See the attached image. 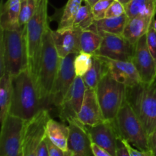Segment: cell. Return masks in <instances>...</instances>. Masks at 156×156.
I'll list each match as a JSON object with an SVG mask.
<instances>
[{
  "mask_svg": "<svg viewBox=\"0 0 156 156\" xmlns=\"http://www.w3.org/2000/svg\"><path fill=\"white\" fill-rule=\"evenodd\" d=\"M37 156H50L48 146H47V140H46V137L44 138V140L41 142V145H40L39 148H38Z\"/></svg>",
  "mask_w": 156,
  "mask_h": 156,
  "instance_id": "cell-39",
  "label": "cell"
},
{
  "mask_svg": "<svg viewBox=\"0 0 156 156\" xmlns=\"http://www.w3.org/2000/svg\"><path fill=\"white\" fill-rule=\"evenodd\" d=\"M107 73H108V67L104 58L98 55H93L91 66L82 76L86 88L95 90L101 79Z\"/></svg>",
  "mask_w": 156,
  "mask_h": 156,
  "instance_id": "cell-22",
  "label": "cell"
},
{
  "mask_svg": "<svg viewBox=\"0 0 156 156\" xmlns=\"http://www.w3.org/2000/svg\"><path fill=\"white\" fill-rule=\"evenodd\" d=\"M114 0H99L91 7L94 20L103 19L105 18L106 12Z\"/></svg>",
  "mask_w": 156,
  "mask_h": 156,
  "instance_id": "cell-31",
  "label": "cell"
},
{
  "mask_svg": "<svg viewBox=\"0 0 156 156\" xmlns=\"http://www.w3.org/2000/svg\"><path fill=\"white\" fill-rule=\"evenodd\" d=\"M91 143L105 149L113 156L117 155L119 136L114 120H105L91 126H86Z\"/></svg>",
  "mask_w": 156,
  "mask_h": 156,
  "instance_id": "cell-14",
  "label": "cell"
},
{
  "mask_svg": "<svg viewBox=\"0 0 156 156\" xmlns=\"http://www.w3.org/2000/svg\"><path fill=\"white\" fill-rule=\"evenodd\" d=\"M82 30L80 27L74 26L52 30L55 47L61 59L81 51L80 37Z\"/></svg>",
  "mask_w": 156,
  "mask_h": 156,
  "instance_id": "cell-16",
  "label": "cell"
},
{
  "mask_svg": "<svg viewBox=\"0 0 156 156\" xmlns=\"http://www.w3.org/2000/svg\"><path fill=\"white\" fill-rule=\"evenodd\" d=\"M78 53H71L60 59L59 69L55 79L49 105L59 108L76 78L74 61Z\"/></svg>",
  "mask_w": 156,
  "mask_h": 156,
  "instance_id": "cell-10",
  "label": "cell"
},
{
  "mask_svg": "<svg viewBox=\"0 0 156 156\" xmlns=\"http://www.w3.org/2000/svg\"><path fill=\"white\" fill-rule=\"evenodd\" d=\"M21 1H24V0H21Z\"/></svg>",
  "mask_w": 156,
  "mask_h": 156,
  "instance_id": "cell-43",
  "label": "cell"
},
{
  "mask_svg": "<svg viewBox=\"0 0 156 156\" xmlns=\"http://www.w3.org/2000/svg\"><path fill=\"white\" fill-rule=\"evenodd\" d=\"M116 156H130L126 144L123 140L118 138L117 145V155Z\"/></svg>",
  "mask_w": 156,
  "mask_h": 156,
  "instance_id": "cell-37",
  "label": "cell"
},
{
  "mask_svg": "<svg viewBox=\"0 0 156 156\" xmlns=\"http://www.w3.org/2000/svg\"><path fill=\"white\" fill-rule=\"evenodd\" d=\"M46 140H47V146L49 149V154L50 156H73L71 151L69 150H62V149L56 146V145L53 144L50 140L46 136Z\"/></svg>",
  "mask_w": 156,
  "mask_h": 156,
  "instance_id": "cell-34",
  "label": "cell"
},
{
  "mask_svg": "<svg viewBox=\"0 0 156 156\" xmlns=\"http://www.w3.org/2000/svg\"><path fill=\"white\" fill-rule=\"evenodd\" d=\"M93 60V55L87 53L85 52L80 51L77 55L74 61L75 71L76 76H82L89 70L91 66Z\"/></svg>",
  "mask_w": 156,
  "mask_h": 156,
  "instance_id": "cell-29",
  "label": "cell"
},
{
  "mask_svg": "<svg viewBox=\"0 0 156 156\" xmlns=\"http://www.w3.org/2000/svg\"><path fill=\"white\" fill-rule=\"evenodd\" d=\"M12 79L13 91L9 114L28 121L45 109L46 106L40 98L37 87L28 69Z\"/></svg>",
  "mask_w": 156,
  "mask_h": 156,
  "instance_id": "cell-1",
  "label": "cell"
},
{
  "mask_svg": "<svg viewBox=\"0 0 156 156\" xmlns=\"http://www.w3.org/2000/svg\"><path fill=\"white\" fill-rule=\"evenodd\" d=\"M103 37L101 45L94 55L114 60L131 61L133 58L135 45L122 35L101 34Z\"/></svg>",
  "mask_w": 156,
  "mask_h": 156,
  "instance_id": "cell-11",
  "label": "cell"
},
{
  "mask_svg": "<svg viewBox=\"0 0 156 156\" xmlns=\"http://www.w3.org/2000/svg\"><path fill=\"white\" fill-rule=\"evenodd\" d=\"M12 79L7 73L0 76V121L4 122L9 115L12 98Z\"/></svg>",
  "mask_w": 156,
  "mask_h": 156,
  "instance_id": "cell-24",
  "label": "cell"
},
{
  "mask_svg": "<svg viewBox=\"0 0 156 156\" xmlns=\"http://www.w3.org/2000/svg\"><path fill=\"white\" fill-rule=\"evenodd\" d=\"M21 0H7L2 2L0 11V27L3 30H19Z\"/></svg>",
  "mask_w": 156,
  "mask_h": 156,
  "instance_id": "cell-20",
  "label": "cell"
},
{
  "mask_svg": "<svg viewBox=\"0 0 156 156\" xmlns=\"http://www.w3.org/2000/svg\"><path fill=\"white\" fill-rule=\"evenodd\" d=\"M103 58L108 65L110 74L117 82L123 84L126 87L133 86L141 82L140 75L133 62Z\"/></svg>",
  "mask_w": 156,
  "mask_h": 156,
  "instance_id": "cell-18",
  "label": "cell"
},
{
  "mask_svg": "<svg viewBox=\"0 0 156 156\" xmlns=\"http://www.w3.org/2000/svg\"><path fill=\"white\" fill-rule=\"evenodd\" d=\"M148 147L152 155L156 156V129L148 135Z\"/></svg>",
  "mask_w": 156,
  "mask_h": 156,
  "instance_id": "cell-36",
  "label": "cell"
},
{
  "mask_svg": "<svg viewBox=\"0 0 156 156\" xmlns=\"http://www.w3.org/2000/svg\"><path fill=\"white\" fill-rule=\"evenodd\" d=\"M128 16L126 14L115 18H105L103 19L94 20V26L100 34H111L123 36L124 27L127 22Z\"/></svg>",
  "mask_w": 156,
  "mask_h": 156,
  "instance_id": "cell-23",
  "label": "cell"
},
{
  "mask_svg": "<svg viewBox=\"0 0 156 156\" xmlns=\"http://www.w3.org/2000/svg\"><path fill=\"white\" fill-rule=\"evenodd\" d=\"M126 101L143 123L147 134L156 129V79L126 88Z\"/></svg>",
  "mask_w": 156,
  "mask_h": 156,
  "instance_id": "cell-5",
  "label": "cell"
},
{
  "mask_svg": "<svg viewBox=\"0 0 156 156\" xmlns=\"http://www.w3.org/2000/svg\"><path fill=\"white\" fill-rule=\"evenodd\" d=\"M128 18L133 17L147 16L155 18L156 15V0H130L125 5Z\"/></svg>",
  "mask_w": 156,
  "mask_h": 156,
  "instance_id": "cell-25",
  "label": "cell"
},
{
  "mask_svg": "<svg viewBox=\"0 0 156 156\" xmlns=\"http://www.w3.org/2000/svg\"><path fill=\"white\" fill-rule=\"evenodd\" d=\"M83 0H68L62 9V13L59 17L58 29L72 27L78 12L82 6Z\"/></svg>",
  "mask_w": 156,
  "mask_h": 156,
  "instance_id": "cell-27",
  "label": "cell"
},
{
  "mask_svg": "<svg viewBox=\"0 0 156 156\" xmlns=\"http://www.w3.org/2000/svg\"><path fill=\"white\" fill-rule=\"evenodd\" d=\"M155 18L141 15L128 18L123 36L133 44H136L142 37L147 34Z\"/></svg>",
  "mask_w": 156,
  "mask_h": 156,
  "instance_id": "cell-19",
  "label": "cell"
},
{
  "mask_svg": "<svg viewBox=\"0 0 156 156\" xmlns=\"http://www.w3.org/2000/svg\"><path fill=\"white\" fill-rule=\"evenodd\" d=\"M119 1H120L121 3H123L124 5H126L127 3H129V2H130V0H119Z\"/></svg>",
  "mask_w": 156,
  "mask_h": 156,
  "instance_id": "cell-41",
  "label": "cell"
},
{
  "mask_svg": "<svg viewBox=\"0 0 156 156\" xmlns=\"http://www.w3.org/2000/svg\"><path fill=\"white\" fill-rule=\"evenodd\" d=\"M123 142H124L126 147H127V149L128 151H129V155L130 156H153L152 155V152L149 150H140V149H136V147L133 146L132 145L129 144V143H127L126 141H124V140H123Z\"/></svg>",
  "mask_w": 156,
  "mask_h": 156,
  "instance_id": "cell-35",
  "label": "cell"
},
{
  "mask_svg": "<svg viewBox=\"0 0 156 156\" xmlns=\"http://www.w3.org/2000/svg\"><path fill=\"white\" fill-rule=\"evenodd\" d=\"M52 30L49 25L43 39L36 81L40 98L45 106L49 105L61 59L55 47Z\"/></svg>",
  "mask_w": 156,
  "mask_h": 156,
  "instance_id": "cell-3",
  "label": "cell"
},
{
  "mask_svg": "<svg viewBox=\"0 0 156 156\" xmlns=\"http://www.w3.org/2000/svg\"><path fill=\"white\" fill-rule=\"evenodd\" d=\"M84 1L85 2V3H87V4H88L89 5H91V7H92V6L94 5L95 3H97L99 0H84Z\"/></svg>",
  "mask_w": 156,
  "mask_h": 156,
  "instance_id": "cell-40",
  "label": "cell"
},
{
  "mask_svg": "<svg viewBox=\"0 0 156 156\" xmlns=\"http://www.w3.org/2000/svg\"><path fill=\"white\" fill-rule=\"evenodd\" d=\"M126 85L113 78L109 71L101 79L95 91L105 120H115L126 101Z\"/></svg>",
  "mask_w": 156,
  "mask_h": 156,
  "instance_id": "cell-6",
  "label": "cell"
},
{
  "mask_svg": "<svg viewBox=\"0 0 156 156\" xmlns=\"http://www.w3.org/2000/svg\"><path fill=\"white\" fill-rule=\"evenodd\" d=\"M77 119L85 126H91L105 121L99 105L97 93L94 89L86 88L82 108Z\"/></svg>",
  "mask_w": 156,
  "mask_h": 156,
  "instance_id": "cell-17",
  "label": "cell"
},
{
  "mask_svg": "<svg viewBox=\"0 0 156 156\" xmlns=\"http://www.w3.org/2000/svg\"><path fill=\"white\" fill-rule=\"evenodd\" d=\"M146 37L149 50L156 62V30L153 27V23L146 34Z\"/></svg>",
  "mask_w": 156,
  "mask_h": 156,
  "instance_id": "cell-33",
  "label": "cell"
},
{
  "mask_svg": "<svg viewBox=\"0 0 156 156\" xmlns=\"http://www.w3.org/2000/svg\"><path fill=\"white\" fill-rule=\"evenodd\" d=\"M69 128L65 123H59L50 117L46 126V136L54 145L62 149H68Z\"/></svg>",
  "mask_w": 156,
  "mask_h": 156,
  "instance_id": "cell-21",
  "label": "cell"
},
{
  "mask_svg": "<svg viewBox=\"0 0 156 156\" xmlns=\"http://www.w3.org/2000/svg\"><path fill=\"white\" fill-rule=\"evenodd\" d=\"M49 0H37L35 12L25 25L28 70L36 83L41 47L44 34L49 26L47 14Z\"/></svg>",
  "mask_w": 156,
  "mask_h": 156,
  "instance_id": "cell-4",
  "label": "cell"
},
{
  "mask_svg": "<svg viewBox=\"0 0 156 156\" xmlns=\"http://www.w3.org/2000/svg\"><path fill=\"white\" fill-rule=\"evenodd\" d=\"M91 149L94 156H113L110 152L101 146H98L95 143H91Z\"/></svg>",
  "mask_w": 156,
  "mask_h": 156,
  "instance_id": "cell-38",
  "label": "cell"
},
{
  "mask_svg": "<svg viewBox=\"0 0 156 156\" xmlns=\"http://www.w3.org/2000/svg\"><path fill=\"white\" fill-rule=\"evenodd\" d=\"M94 22L91 6L85 3V5L81 6L80 9L76 15L73 26L86 30L91 27Z\"/></svg>",
  "mask_w": 156,
  "mask_h": 156,
  "instance_id": "cell-28",
  "label": "cell"
},
{
  "mask_svg": "<svg viewBox=\"0 0 156 156\" xmlns=\"http://www.w3.org/2000/svg\"><path fill=\"white\" fill-rule=\"evenodd\" d=\"M24 27L19 30L1 29L0 76L7 73L15 77L28 69Z\"/></svg>",
  "mask_w": 156,
  "mask_h": 156,
  "instance_id": "cell-2",
  "label": "cell"
},
{
  "mask_svg": "<svg viewBox=\"0 0 156 156\" xmlns=\"http://www.w3.org/2000/svg\"><path fill=\"white\" fill-rule=\"evenodd\" d=\"M85 91L86 86L82 77L76 76L69 91L57 108L59 117L62 121L68 122L70 119H77L83 103Z\"/></svg>",
  "mask_w": 156,
  "mask_h": 156,
  "instance_id": "cell-12",
  "label": "cell"
},
{
  "mask_svg": "<svg viewBox=\"0 0 156 156\" xmlns=\"http://www.w3.org/2000/svg\"><path fill=\"white\" fill-rule=\"evenodd\" d=\"M126 14V8L119 0H114L106 12L105 18H115Z\"/></svg>",
  "mask_w": 156,
  "mask_h": 156,
  "instance_id": "cell-32",
  "label": "cell"
},
{
  "mask_svg": "<svg viewBox=\"0 0 156 156\" xmlns=\"http://www.w3.org/2000/svg\"><path fill=\"white\" fill-rule=\"evenodd\" d=\"M103 37L96 30L94 24L91 27L82 30L80 37L81 51L94 55L101 45Z\"/></svg>",
  "mask_w": 156,
  "mask_h": 156,
  "instance_id": "cell-26",
  "label": "cell"
},
{
  "mask_svg": "<svg viewBox=\"0 0 156 156\" xmlns=\"http://www.w3.org/2000/svg\"><path fill=\"white\" fill-rule=\"evenodd\" d=\"M67 123L69 128L68 149L73 156H94L86 126L78 119H70Z\"/></svg>",
  "mask_w": 156,
  "mask_h": 156,
  "instance_id": "cell-15",
  "label": "cell"
},
{
  "mask_svg": "<svg viewBox=\"0 0 156 156\" xmlns=\"http://www.w3.org/2000/svg\"><path fill=\"white\" fill-rule=\"evenodd\" d=\"M114 123L119 138L140 150H149L147 133L127 101L119 111Z\"/></svg>",
  "mask_w": 156,
  "mask_h": 156,
  "instance_id": "cell-7",
  "label": "cell"
},
{
  "mask_svg": "<svg viewBox=\"0 0 156 156\" xmlns=\"http://www.w3.org/2000/svg\"><path fill=\"white\" fill-rule=\"evenodd\" d=\"M133 63L144 83H151L156 79V62L147 44L146 34L142 37L135 45Z\"/></svg>",
  "mask_w": 156,
  "mask_h": 156,
  "instance_id": "cell-13",
  "label": "cell"
},
{
  "mask_svg": "<svg viewBox=\"0 0 156 156\" xmlns=\"http://www.w3.org/2000/svg\"><path fill=\"white\" fill-rule=\"evenodd\" d=\"M37 0H24L21 1L19 15V24L21 27L28 23L35 12Z\"/></svg>",
  "mask_w": 156,
  "mask_h": 156,
  "instance_id": "cell-30",
  "label": "cell"
},
{
  "mask_svg": "<svg viewBox=\"0 0 156 156\" xmlns=\"http://www.w3.org/2000/svg\"><path fill=\"white\" fill-rule=\"evenodd\" d=\"M25 122L9 114L1 123L0 156H23L22 139Z\"/></svg>",
  "mask_w": 156,
  "mask_h": 156,
  "instance_id": "cell-8",
  "label": "cell"
},
{
  "mask_svg": "<svg viewBox=\"0 0 156 156\" xmlns=\"http://www.w3.org/2000/svg\"><path fill=\"white\" fill-rule=\"evenodd\" d=\"M50 118L45 108L33 119L25 122L22 139L23 156H37L38 148L46 137V126Z\"/></svg>",
  "mask_w": 156,
  "mask_h": 156,
  "instance_id": "cell-9",
  "label": "cell"
},
{
  "mask_svg": "<svg viewBox=\"0 0 156 156\" xmlns=\"http://www.w3.org/2000/svg\"><path fill=\"white\" fill-rule=\"evenodd\" d=\"M153 27L155 28V30H156V19L154 20V21H153Z\"/></svg>",
  "mask_w": 156,
  "mask_h": 156,
  "instance_id": "cell-42",
  "label": "cell"
}]
</instances>
